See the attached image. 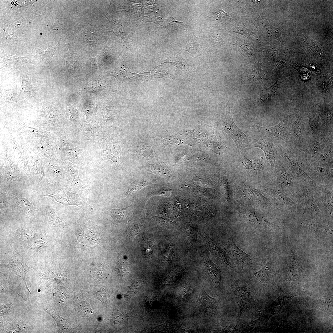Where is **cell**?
Returning a JSON list of instances; mask_svg holds the SVG:
<instances>
[{"mask_svg": "<svg viewBox=\"0 0 333 333\" xmlns=\"http://www.w3.org/2000/svg\"><path fill=\"white\" fill-rule=\"evenodd\" d=\"M21 85L24 92L29 96H33V91L29 83L23 80L22 82Z\"/></svg>", "mask_w": 333, "mask_h": 333, "instance_id": "f1b7e54d", "label": "cell"}, {"mask_svg": "<svg viewBox=\"0 0 333 333\" xmlns=\"http://www.w3.org/2000/svg\"><path fill=\"white\" fill-rule=\"evenodd\" d=\"M274 169L275 181L288 188L296 199L301 194L298 181H294L284 167L279 156L276 160Z\"/></svg>", "mask_w": 333, "mask_h": 333, "instance_id": "277c9868", "label": "cell"}, {"mask_svg": "<svg viewBox=\"0 0 333 333\" xmlns=\"http://www.w3.org/2000/svg\"><path fill=\"white\" fill-rule=\"evenodd\" d=\"M234 290L235 299L241 314L251 305L252 300L250 290L246 286L236 285L234 286Z\"/></svg>", "mask_w": 333, "mask_h": 333, "instance_id": "4fadbf2b", "label": "cell"}, {"mask_svg": "<svg viewBox=\"0 0 333 333\" xmlns=\"http://www.w3.org/2000/svg\"><path fill=\"white\" fill-rule=\"evenodd\" d=\"M156 195L163 196H169L171 195V192L170 191L163 190L157 192Z\"/></svg>", "mask_w": 333, "mask_h": 333, "instance_id": "e575fe53", "label": "cell"}, {"mask_svg": "<svg viewBox=\"0 0 333 333\" xmlns=\"http://www.w3.org/2000/svg\"><path fill=\"white\" fill-rule=\"evenodd\" d=\"M264 187L263 191L272 196L281 208L285 210L300 212L299 205L292 200L285 191L283 186L276 183Z\"/></svg>", "mask_w": 333, "mask_h": 333, "instance_id": "5b68a950", "label": "cell"}, {"mask_svg": "<svg viewBox=\"0 0 333 333\" xmlns=\"http://www.w3.org/2000/svg\"><path fill=\"white\" fill-rule=\"evenodd\" d=\"M212 42L215 44H222L223 43L222 40L219 36H214L211 39Z\"/></svg>", "mask_w": 333, "mask_h": 333, "instance_id": "836d02e7", "label": "cell"}, {"mask_svg": "<svg viewBox=\"0 0 333 333\" xmlns=\"http://www.w3.org/2000/svg\"><path fill=\"white\" fill-rule=\"evenodd\" d=\"M253 127L259 132L274 136L284 141H287L291 135L288 121L285 117L279 123L273 126L263 127L253 124Z\"/></svg>", "mask_w": 333, "mask_h": 333, "instance_id": "30bf717a", "label": "cell"}, {"mask_svg": "<svg viewBox=\"0 0 333 333\" xmlns=\"http://www.w3.org/2000/svg\"><path fill=\"white\" fill-rule=\"evenodd\" d=\"M20 233L21 238L24 240H31L35 236V234L32 231L27 230H22Z\"/></svg>", "mask_w": 333, "mask_h": 333, "instance_id": "4316f807", "label": "cell"}, {"mask_svg": "<svg viewBox=\"0 0 333 333\" xmlns=\"http://www.w3.org/2000/svg\"><path fill=\"white\" fill-rule=\"evenodd\" d=\"M229 14L225 13L222 10L220 9L214 13L211 18H212L214 20H216L224 18Z\"/></svg>", "mask_w": 333, "mask_h": 333, "instance_id": "1f68e13d", "label": "cell"}, {"mask_svg": "<svg viewBox=\"0 0 333 333\" xmlns=\"http://www.w3.org/2000/svg\"><path fill=\"white\" fill-rule=\"evenodd\" d=\"M0 265L12 269L14 273L23 280L27 289L31 294L26 285L25 276L27 272L30 271L31 268L26 265L23 257L18 251L13 250L12 256L6 259L2 260Z\"/></svg>", "mask_w": 333, "mask_h": 333, "instance_id": "ba28073f", "label": "cell"}, {"mask_svg": "<svg viewBox=\"0 0 333 333\" xmlns=\"http://www.w3.org/2000/svg\"><path fill=\"white\" fill-rule=\"evenodd\" d=\"M242 162L243 166L247 170H255L252 162L247 158L244 154L242 156Z\"/></svg>", "mask_w": 333, "mask_h": 333, "instance_id": "83f0119b", "label": "cell"}, {"mask_svg": "<svg viewBox=\"0 0 333 333\" xmlns=\"http://www.w3.org/2000/svg\"><path fill=\"white\" fill-rule=\"evenodd\" d=\"M314 197L320 200L325 208V216L331 221L333 219V188L317 183L312 188Z\"/></svg>", "mask_w": 333, "mask_h": 333, "instance_id": "52a82bcc", "label": "cell"}, {"mask_svg": "<svg viewBox=\"0 0 333 333\" xmlns=\"http://www.w3.org/2000/svg\"><path fill=\"white\" fill-rule=\"evenodd\" d=\"M218 299L214 298L205 292L203 284L196 303L197 309L199 311L210 313L220 316L218 313L217 306Z\"/></svg>", "mask_w": 333, "mask_h": 333, "instance_id": "8fae6325", "label": "cell"}, {"mask_svg": "<svg viewBox=\"0 0 333 333\" xmlns=\"http://www.w3.org/2000/svg\"><path fill=\"white\" fill-rule=\"evenodd\" d=\"M96 296L97 298L101 302H105L108 297L107 289L105 287H101L96 292Z\"/></svg>", "mask_w": 333, "mask_h": 333, "instance_id": "d4e9b609", "label": "cell"}, {"mask_svg": "<svg viewBox=\"0 0 333 333\" xmlns=\"http://www.w3.org/2000/svg\"><path fill=\"white\" fill-rule=\"evenodd\" d=\"M147 183L141 181H135L131 183L127 188V192H131L140 190L146 185Z\"/></svg>", "mask_w": 333, "mask_h": 333, "instance_id": "cb8c5ba5", "label": "cell"}, {"mask_svg": "<svg viewBox=\"0 0 333 333\" xmlns=\"http://www.w3.org/2000/svg\"><path fill=\"white\" fill-rule=\"evenodd\" d=\"M108 214L113 219L118 222H124L128 220L132 217V208L131 206L119 209H109Z\"/></svg>", "mask_w": 333, "mask_h": 333, "instance_id": "9a60e30c", "label": "cell"}, {"mask_svg": "<svg viewBox=\"0 0 333 333\" xmlns=\"http://www.w3.org/2000/svg\"><path fill=\"white\" fill-rule=\"evenodd\" d=\"M304 129L303 125L298 122H295L292 125L291 134L296 142H302Z\"/></svg>", "mask_w": 333, "mask_h": 333, "instance_id": "44dd1931", "label": "cell"}, {"mask_svg": "<svg viewBox=\"0 0 333 333\" xmlns=\"http://www.w3.org/2000/svg\"><path fill=\"white\" fill-rule=\"evenodd\" d=\"M263 25L270 37L277 39L280 42L283 41L280 29L271 25L265 18L263 19Z\"/></svg>", "mask_w": 333, "mask_h": 333, "instance_id": "ac0fdd59", "label": "cell"}, {"mask_svg": "<svg viewBox=\"0 0 333 333\" xmlns=\"http://www.w3.org/2000/svg\"><path fill=\"white\" fill-rule=\"evenodd\" d=\"M307 174L317 183L333 188V168L306 163L303 164Z\"/></svg>", "mask_w": 333, "mask_h": 333, "instance_id": "8992f818", "label": "cell"}, {"mask_svg": "<svg viewBox=\"0 0 333 333\" xmlns=\"http://www.w3.org/2000/svg\"><path fill=\"white\" fill-rule=\"evenodd\" d=\"M47 214L48 220L52 224L58 226L62 225L60 219L53 211L51 209L48 210Z\"/></svg>", "mask_w": 333, "mask_h": 333, "instance_id": "603a6c76", "label": "cell"}, {"mask_svg": "<svg viewBox=\"0 0 333 333\" xmlns=\"http://www.w3.org/2000/svg\"><path fill=\"white\" fill-rule=\"evenodd\" d=\"M255 147L260 148L263 151L266 159L270 164L272 170H273L278 156L272 140L267 137L262 138L256 143H253L251 148Z\"/></svg>", "mask_w": 333, "mask_h": 333, "instance_id": "7c38bea8", "label": "cell"}, {"mask_svg": "<svg viewBox=\"0 0 333 333\" xmlns=\"http://www.w3.org/2000/svg\"><path fill=\"white\" fill-rule=\"evenodd\" d=\"M106 271V265L103 264H101L92 269L91 273L93 277L96 279L101 280L105 277Z\"/></svg>", "mask_w": 333, "mask_h": 333, "instance_id": "7402d4cb", "label": "cell"}, {"mask_svg": "<svg viewBox=\"0 0 333 333\" xmlns=\"http://www.w3.org/2000/svg\"><path fill=\"white\" fill-rule=\"evenodd\" d=\"M278 149L282 157V164L294 180L302 181L312 188L316 185L317 183L307 174L294 156L280 144Z\"/></svg>", "mask_w": 333, "mask_h": 333, "instance_id": "3957f363", "label": "cell"}, {"mask_svg": "<svg viewBox=\"0 0 333 333\" xmlns=\"http://www.w3.org/2000/svg\"><path fill=\"white\" fill-rule=\"evenodd\" d=\"M325 142L321 137L316 138L311 145L310 148L312 157H314L321 152L324 148Z\"/></svg>", "mask_w": 333, "mask_h": 333, "instance_id": "ffe728a7", "label": "cell"}, {"mask_svg": "<svg viewBox=\"0 0 333 333\" xmlns=\"http://www.w3.org/2000/svg\"><path fill=\"white\" fill-rule=\"evenodd\" d=\"M218 127L230 137L240 151L243 152L247 149L251 148L253 144L252 138L246 135L236 124L230 110L218 124Z\"/></svg>", "mask_w": 333, "mask_h": 333, "instance_id": "6da1fadb", "label": "cell"}, {"mask_svg": "<svg viewBox=\"0 0 333 333\" xmlns=\"http://www.w3.org/2000/svg\"><path fill=\"white\" fill-rule=\"evenodd\" d=\"M244 215L250 221L258 225L265 227L274 226L265 218L253 212L247 211L244 213Z\"/></svg>", "mask_w": 333, "mask_h": 333, "instance_id": "2e32d148", "label": "cell"}, {"mask_svg": "<svg viewBox=\"0 0 333 333\" xmlns=\"http://www.w3.org/2000/svg\"><path fill=\"white\" fill-rule=\"evenodd\" d=\"M9 203L7 201V199L4 196L1 195L0 198V207L1 209L5 208L8 205Z\"/></svg>", "mask_w": 333, "mask_h": 333, "instance_id": "d590c367", "label": "cell"}, {"mask_svg": "<svg viewBox=\"0 0 333 333\" xmlns=\"http://www.w3.org/2000/svg\"><path fill=\"white\" fill-rule=\"evenodd\" d=\"M18 200L19 204L27 211H31L33 210V205L27 199L20 197L18 199Z\"/></svg>", "mask_w": 333, "mask_h": 333, "instance_id": "484cf974", "label": "cell"}, {"mask_svg": "<svg viewBox=\"0 0 333 333\" xmlns=\"http://www.w3.org/2000/svg\"><path fill=\"white\" fill-rule=\"evenodd\" d=\"M226 248L233 260L242 266L250 267L254 264L258 259L245 253L235 244L232 237L226 244Z\"/></svg>", "mask_w": 333, "mask_h": 333, "instance_id": "9c48e42d", "label": "cell"}, {"mask_svg": "<svg viewBox=\"0 0 333 333\" xmlns=\"http://www.w3.org/2000/svg\"><path fill=\"white\" fill-rule=\"evenodd\" d=\"M78 239L83 245L89 248L95 247L98 242V238L94 232L89 228H86L80 232Z\"/></svg>", "mask_w": 333, "mask_h": 333, "instance_id": "5bb4252c", "label": "cell"}, {"mask_svg": "<svg viewBox=\"0 0 333 333\" xmlns=\"http://www.w3.org/2000/svg\"><path fill=\"white\" fill-rule=\"evenodd\" d=\"M139 228L137 225H134L129 228L127 230V233L132 239L138 234Z\"/></svg>", "mask_w": 333, "mask_h": 333, "instance_id": "f546056e", "label": "cell"}, {"mask_svg": "<svg viewBox=\"0 0 333 333\" xmlns=\"http://www.w3.org/2000/svg\"><path fill=\"white\" fill-rule=\"evenodd\" d=\"M299 181L301 194L296 199L299 206L301 212L306 218L320 220L322 212L316 204L312 188L305 182Z\"/></svg>", "mask_w": 333, "mask_h": 333, "instance_id": "7a4b0ae2", "label": "cell"}, {"mask_svg": "<svg viewBox=\"0 0 333 333\" xmlns=\"http://www.w3.org/2000/svg\"><path fill=\"white\" fill-rule=\"evenodd\" d=\"M253 164L255 169L258 171H261L264 170V165L262 158H258L254 160Z\"/></svg>", "mask_w": 333, "mask_h": 333, "instance_id": "4dcf8cb0", "label": "cell"}, {"mask_svg": "<svg viewBox=\"0 0 333 333\" xmlns=\"http://www.w3.org/2000/svg\"><path fill=\"white\" fill-rule=\"evenodd\" d=\"M47 312L55 320L59 327V330L61 332L69 331L70 329V321L65 319L58 315L54 311L45 309Z\"/></svg>", "mask_w": 333, "mask_h": 333, "instance_id": "e0dca14e", "label": "cell"}, {"mask_svg": "<svg viewBox=\"0 0 333 333\" xmlns=\"http://www.w3.org/2000/svg\"><path fill=\"white\" fill-rule=\"evenodd\" d=\"M45 243V242L41 240H37L31 245L30 247L34 250L38 249L43 247Z\"/></svg>", "mask_w": 333, "mask_h": 333, "instance_id": "d6a6232c", "label": "cell"}, {"mask_svg": "<svg viewBox=\"0 0 333 333\" xmlns=\"http://www.w3.org/2000/svg\"><path fill=\"white\" fill-rule=\"evenodd\" d=\"M206 266L212 282L216 285L220 284L222 279L221 274L219 270L211 262L207 263Z\"/></svg>", "mask_w": 333, "mask_h": 333, "instance_id": "d6986e66", "label": "cell"}]
</instances>
